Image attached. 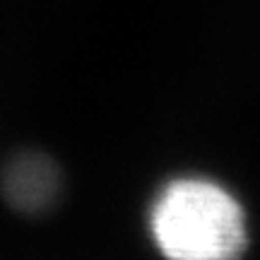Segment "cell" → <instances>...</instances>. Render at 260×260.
<instances>
[{
  "label": "cell",
  "mask_w": 260,
  "mask_h": 260,
  "mask_svg": "<svg viewBox=\"0 0 260 260\" xmlns=\"http://www.w3.org/2000/svg\"><path fill=\"white\" fill-rule=\"evenodd\" d=\"M149 229L167 260H239L246 251V214L219 183L178 178L152 205Z\"/></svg>",
  "instance_id": "6da1fadb"
},
{
  "label": "cell",
  "mask_w": 260,
  "mask_h": 260,
  "mask_svg": "<svg viewBox=\"0 0 260 260\" xmlns=\"http://www.w3.org/2000/svg\"><path fill=\"white\" fill-rule=\"evenodd\" d=\"M3 195L22 214H46L63 198V174L44 152H19L3 171Z\"/></svg>",
  "instance_id": "7a4b0ae2"
}]
</instances>
